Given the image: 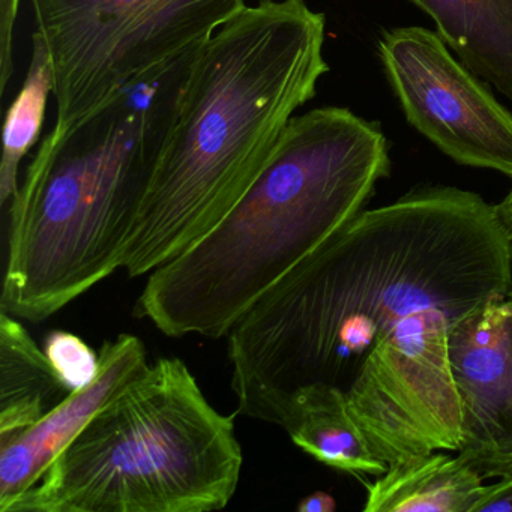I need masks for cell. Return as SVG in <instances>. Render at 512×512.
I'll use <instances>...</instances> for the list:
<instances>
[{
    "mask_svg": "<svg viewBox=\"0 0 512 512\" xmlns=\"http://www.w3.org/2000/svg\"><path fill=\"white\" fill-rule=\"evenodd\" d=\"M511 295L496 206L455 187L410 191L361 212L230 329L238 412L283 427L304 389L335 386L386 466L458 451L449 329Z\"/></svg>",
    "mask_w": 512,
    "mask_h": 512,
    "instance_id": "obj_1",
    "label": "cell"
},
{
    "mask_svg": "<svg viewBox=\"0 0 512 512\" xmlns=\"http://www.w3.org/2000/svg\"><path fill=\"white\" fill-rule=\"evenodd\" d=\"M325 14L257 0L182 62L149 107L151 164L122 269L149 275L199 241L244 196L329 71Z\"/></svg>",
    "mask_w": 512,
    "mask_h": 512,
    "instance_id": "obj_2",
    "label": "cell"
},
{
    "mask_svg": "<svg viewBox=\"0 0 512 512\" xmlns=\"http://www.w3.org/2000/svg\"><path fill=\"white\" fill-rule=\"evenodd\" d=\"M389 172L377 122L343 107L293 116L217 226L148 275L134 314L167 337H227L281 278L364 212Z\"/></svg>",
    "mask_w": 512,
    "mask_h": 512,
    "instance_id": "obj_3",
    "label": "cell"
},
{
    "mask_svg": "<svg viewBox=\"0 0 512 512\" xmlns=\"http://www.w3.org/2000/svg\"><path fill=\"white\" fill-rule=\"evenodd\" d=\"M131 95L41 142L11 200L5 313L44 322L122 269L151 164Z\"/></svg>",
    "mask_w": 512,
    "mask_h": 512,
    "instance_id": "obj_4",
    "label": "cell"
},
{
    "mask_svg": "<svg viewBox=\"0 0 512 512\" xmlns=\"http://www.w3.org/2000/svg\"><path fill=\"white\" fill-rule=\"evenodd\" d=\"M233 416L218 412L182 359L134 377L7 512H209L241 479Z\"/></svg>",
    "mask_w": 512,
    "mask_h": 512,
    "instance_id": "obj_5",
    "label": "cell"
},
{
    "mask_svg": "<svg viewBox=\"0 0 512 512\" xmlns=\"http://www.w3.org/2000/svg\"><path fill=\"white\" fill-rule=\"evenodd\" d=\"M65 131L194 55L245 0H31Z\"/></svg>",
    "mask_w": 512,
    "mask_h": 512,
    "instance_id": "obj_6",
    "label": "cell"
},
{
    "mask_svg": "<svg viewBox=\"0 0 512 512\" xmlns=\"http://www.w3.org/2000/svg\"><path fill=\"white\" fill-rule=\"evenodd\" d=\"M379 55L407 121L461 166L512 178V113L437 32L421 26L392 29Z\"/></svg>",
    "mask_w": 512,
    "mask_h": 512,
    "instance_id": "obj_7",
    "label": "cell"
},
{
    "mask_svg": "<svg viewBox=\"0 0 512 512\" xmlns=\"http://www.w3.org/2000/svg\"><path fill=\"white\" fill-rule=\"evenodd\" d=\"M461 410L458 454L482 476L512 473V295L458 320L448 335Z\"/></svg>",
    "mask_w": 512,
    "mask_h": 512,
    "instance_id": "obj_8",
    "label": "cell"
},
{
    "mask_svg": "<svg viewBox=\"0 0 512 512\" xmlns=\"http://www.w3.org/2000/svg\"><path fill=\"white\" fill-rule=\"evenodd\" d=\"M148 365L143 341L118 335L101 347L100 371L92 383L70 392L31 427L0 440V512L34 487L86 424Z\"/></svg>",
    "mask_w": 512,
    "mask_h": 512,
    "instance_id": "obj_9",
    "label": "cell"
},
{
    "mask_svg": "<svg viewBox=\"0 0 512 512\" xmlns=\"http://www.w3.org/2000/svg\"><path fill=\"white\" fill-rule=\"evenodd\" d=\"M415 455L391 464L368 484L365 512H473L482 476L460 454Z\"/></svg>",
    "mask_w": 512,
    "mask_h": 512,
    "instance_id": "obj_10",
    "label": "cell"
},
{
    "mask_svg": "<svg viewBox=\"0 0 512 512\" xmlns=\"http://www.w3.org/2000/svg\"><path fill=\"white\" fill-rule=\"evenodd\" d=\"M479 79L512 104V0H409Z\"/></svg>",
    "mask_w": 512,
    "mask_h": 512,
    "instance_id": "obj_11",
    "label": "cell"
},
{
    "mask_svg": "<svg viewBox=\"0 0 512 512\" xmlns=\"http://www.w3.org/2000/svg\"><path fill=\"white\" fill-rule=\"evenodd\" d=\"M284 430L296 446L325 466L379 476L388 466L368 445L349 410L346 394L335 386H311L293 401Z\"/></svg>",
    "mask_w": 512,
    "mask_h": 512,
    "instance_id": "obj_12",
    "label": "cell"
},
{
    "mask_svg": "<svg viewBox=\"0 0 512 512\" xmlns=\"http://www.w3.org/2000/svg\"><path fill=\"white\" fill-rule=\"evenodd\" d=\"M70 394L17 317L0 316V440L40 421Z\"/></svg>",
    "mask_w": 512,
    "mask_h": 512,
    "instance_id": "obj_13",
    "label": "cell"
},
{
    "mask_svg": "<svg viewBox=\"0 0 512 512\" xmlns=\"http://www.w3.org/2000/svg\"><path fill=\"white\" fill-rule=\"evenodd\" d=\"M52 61L38 32L32 35V58L22 89L8 110L4 125V152L0 164V205L11 203L19 191L23 158L37 145L46 118L49 94L53 92Z\"/></svg>",
    "mask_w": 512,
    "mask_h": 512,
    "instance_id": "obj_14",
    "label": "cell"
},
{
    "mask_svg": "<svg viewBox=\"0 0 512 512\" xmlns=\"http://www.w3.org/2000/svg\"><path fill=\"white\" fill-rule=\"evenodd\" d=\"M43 350L70 392L88 386L100 371V353L73 332H50Z\"/></svg>",
    "mask_w": 512,
    "mask_h": 512,
    "instance_id": "obj_15",
    "label": "cell"
},
{
    "mask_svg": "<svg viewBox=\"0 0 512 512\" xmlns=\"http://www.w3.org/2000/svg\"><path fill=\"white\" fill-rule=\"evenodd\" d=\"M20 0H0V89L4 94L14 71L13 32Z\"/></svg>",
    "mask_w": 512,
    "mask_h": 512,
    "instance_id": "obj_16",
    "label": "cell"
},
{
    "mask_svg": "<svg viewBox=\"0 0 512 512\" xmlns=\"http://www.w3.org/2000/svg\"><path fill=\"white\" fill-rule=\"evenodd\" d=\"M473 512H512V473L502 476L497 484L487 485Z\"/></svg>",
    "mask_w": 512,
    "mask_h": 512,
    "instance_id": "obj_17",
    "label": "cell"
},
{
    "mask_svg": "<svg viewBox=\"0 0 512 512\" xmlns=\"http://www.w3.org/2000/svg\"><path fill=\"white\" fill-rule=\"evenodd\" d=\"M337 508L334 497L325 491H316L310 496L304 497L299 500V512H332Z\"/></svg>",
    "mask_w": 512,
    "mask_h": 512,
    "instance_id": "obj_18",
    "label": "cell"
},
{
    "mask_svg": "<svg viewBox=\"0 0 512 512\" xmlns=\"http://www.w3.org/2000/svg\"><path fill=\"white\" fill-rule=\"evenodd\" d=\"M496 212L506 232H508L509 236L512 238V188L511 191L506 194L505 199H503L499 205H496Z\"/></svg>",
    "mask_w": 512,
    "mask_h": 512,
    "instance_id": "obj_19",
    "label": "cell"
}]
</instances>
